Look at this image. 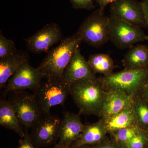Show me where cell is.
<instances>
[{
	"mask_svg": "<svg viewBox=\"0 0 148 148\" xmlns=\"http://www.w3.org/2000/svg\"><path fill=\"white\" fill-rule=\"evenodd\" d=\"M107 93L98 78L96 80L77 81L70 85V94L79 110L80 115L99 117Z\"/></svg>",
	"mask_w": 148,
	"mask_h": 148,
	"instance_id": "6da1fadb",
	"label": "cell"
},
{
	"mask_svg": "<svg viewBox=\"0 0 148 148\" xmlns=\"http://www.w3.org/2000/svg\"><path fill=\"white\" fill-rule=\"evenodd\" d=\"M82 42L75 34L63 39L58 46L50 51L38 67L45 78H61L64 70Z\"/></svg>",
	"mask_w": 148,
	"mask_h": 148,
	"instance_id": "7a4b0ae2",
	"label": "cell"
},
{
	"mask_svg": "<svg viewBox=\"0 0 148 148\" xmlns=\"http://www.w3.org/2000/svg\"><path fill=\"white\" fill-rule=\"evenodd\" d=\"M106 91L121 90L133 98L139 96L148 81V67L125 70L98 78Z\"/></svg>",
	"mask_w": 148,
	"mask_h": 148,
	"instance_id": "3957f363",
	"label": "cell"
},
{
	"mask_svg": "<svg viewBox=\"0 0 148 148\" xmlns=\"http://www.w3.org/2000/svg\"><path fill=\"white\" fill-rule=\"evenodd\" d=\"M109 16L99 8L84 19L75 34L82 42L99 48L109 41Z\"/></svg>",
	"mask_w": 148,
	"mask_h": 148,
	"instance_id": "277c9868",
	"label": "cell"
},
{
	"mask_svg": "<svg viewBox=\"0 0 148 148\" xmlns=\"http://www.w3.org/2000/svg\"><path fill=\"white\" fill-rule=\"evenodd\" d=\"M8 94V101L19 122L25 128H32L43 115L34 93L25 90L11 91Z\"/></svg>",
	"mask_w": 148,
	"mask_h": 148,
	"instance_id": "5b68a950",
	"label": "cell"
},
{
	"mask_svg": "<svg viewBox=\"0 0 148 148\" xmlns=\"http://www.w3.org/2000/svg\"><path fill=\"white\" fill-rule=\"evenodd\" d=\"M70 85L61 78L47 79L41 83L34 92L37 103L43 114L50 113L54 106H64L70 94Z\"/></svg>",
	"mask_w": 148,
	"mask_h": 148,
	"instance_id": "8992f818",
	"label": "cell"
},
{
	"mask_svg": "<svg viewBox=\"0 0 148 148\" xmlns=\"http://www.w3.org/2000/svg\"><path fill=\"white\" fill-rule=\"evenodd\" d=\"M109 41L120 49L130 48L137 43L148 40L142 28L111 14L109 16Z\"/></svg>",
	"mask_w": 148,
	"mask_h": 148,
	"instance_id": "52a82bcc",
	"label": "cell"
},
{
	"mask_svg": "<svg viewBox=\"0 0 148 148\" xmlns=\"http://www.w3.org/2000/svg\"><path fill=\"white\" fill-rule=\"evenodd\" d=\"M61 120L50 112L43 115L32 127L30 134L36 147L40 148L56 145L59 139Z\"/></svg>",
	"mask_w": 148,
	"mask_h": 148,
	"instance_id": "ba28073f",
	"label": "cell"
},
{
	"mask_svg": "<svg viewBox=\"0 0 148 148\" xmlns=\"http://www.w3.org/2000/svg\"><path fill=\"white\" fill-rule=\"evenodd\" d=\"M44 77L38 68H34L27 61L20 66L10 79L4 88L2 95L6 96L11 91L29 89L34 92L41 83Z\"/></svg>",
	"mask_w": 148,
	"mask_h": 148,
	"instance_id": "9c48e42d",
	"label": "cell"
},
{
	"mask_svg": "<svg viewBox=\"0 0 148 148\" xmlns=\"http://www.w3.org/2000/svg\"><path fill=\"white\" fill-rule=\"evenodd\" d=\"M63 34L58 24H47L34 35L24 39L29 51L34 53L46 52L52 46L63 40Z\"/></svg>",
	"mask_w": 148,
	"mask_h": 148,
	"instance_id": "30bf717a",
	"label": "cell"
},
{
	"mask_svg": "<svg viewBox=\"0 0 148 148\" xmlns=\"http://www.w3.org/2000/svg\"><path fill=\"white\" fill-rule=\"evenodd\" d=\"M111 14L140 27H147L141 2L137 0H117L110 4Z\"/></svg>",
	"mask_w": 148,
	"mask_h": 148,
	"instance_id": "8fae6325",
	"label": "cell"
},
{
	"mask_svg": "<svg viewBox=\"0 0 148 148\" xmlns=\"http://www.w3.org/2000/svg\"><path fill=\"white\" fill-rule=\"evenodd\" d=\"M61 79L69 85L77 81L98 79L88 61L81 53L79 48L74 53Z\"/></svg>",
	"mask_w": 148,
	"mask_h": 148,
	"instance_id": "7c38bea8",
	"label": "cell"
},
{
	"mask_svg": "<svg viewBox=\"0 0 148 148\" xmlns=\"http://www.w3.org/2000/svg\"><path fill=\"white\" fill-rule=\"evenodd\" d=\"M85 125L82 121L80 115L68 111L63 112L58 142L55 146L69 147L80 137Z\"/></svg>",
	"mask_w": 148,
	"mask_h": 148,
	"instance_id": "4fadbf2b",
	"label": "cell"
},
{
	"mask_svg": "<svg viewBox=\"0 0 148 148\" xmlns=\"http://www.w3.org/2000/svg\"><path fill=\"white\" fill-rule=\"evenodd\" d=\"M133 98L121 90L107 91L98 117L106 119L132 106Z\"/></svg>",
	"mask_w": 148,
	"mask_h": 148,
	"instance_id": "5bb4252c",
	"label": "cell"
},
{
	"mask_svg": "<svg viewBox=\"0 0 148 148\" xmlns=\"http://www.w3.org/2000/svg\"><path fill=\"white\" fill-rule=\"evenodd\" d=\"M103 120L91 124L85 125L84 130L78 139L71 145L72 148H77L83 145H95L109 139Z\"/></svg>",
	"mask_w": 148,
	"mask_h": 148,
	"instance_id": "9a60e30c",
	"label": "cell"
},
{
	"mask_svg": "<svg viewBox=\"0 0 148 148\" xmlns=\"http://www.w3.org/2000/svg\"><path fill=\"white\" fill-rule=\"evenodd\" d=\"M28 54L18 51L14 54L0 59V88L5 87L7 83L25 62L29 61Z\"/></svg>",
	"mask_w": 148,
	"mask_h": 148,
	"instance_id": "2e32d148",
	"label": "cell"
},
{
	"mask_svg": "<svg viewBox=\"0 0 148 148\" xmlns=\"http://www.w3.org/2000/svg\"><path fill=\"white\" fill-rule=\"evenodd\" d=\"M0 125L7 129L12 130L21 138H24V127L19 122L6 96L3 95L0 100Z\"/></svg>",
	"mask_w": 148,
	"mask_h": 148,
	"instance_id": "e0dca14e",
	"label": "cell"
},
{
	"mask_svg": "<svg viewBox=\"0 0 148 148\" xmlns=\"http://www.w3.org/2000/svg\"><path fill=\"white\" fill-rule=\"evenodd\" d=\"M123 59L125 70H137L148 67V46L138 44L129 48Z\"/></svg>",
	"mask_w": 148,
	"mask_h": 148,
	"instance_id": "ac0fdd59",
	"label": "cell"
},
{
	"mask_svg": "<svg viewBox=\"0 0 148 148\" xmlns=\"http://www.w3.org/2000/svg\"><path fill=\"white\" fill-rule=\"evenodd\" d=\"M102 120L107 132L109 134L118 130L138 125L132 106L113 116Z\"/></svg>",
	"mask_w": 148,
	"mask_h": 148,
	"instance_id": "d6986e66",
	"label": "cell"
},
{
	"mask_svg": "<svg viewBox=\"0 0 148 148\" xmlns=\"http://www.w3.org/2000/svg\"><path fill=\"white\" fill-rule=\"evenodd\" d=\"M88 62L94 73L102 74L103 76L112 73L116 67L112 58L106 53H95L90 55Z\"/></svg>",
	"mask_w": 148,
	"mask_h": 148,
	"instance_id": "ffe728a7",
	"label": "cell"
},
{
	"mask_svg": "<svg viewBox=\"0 0 148 148\" xmlns=\"http://www.w3.org/2000/svg\"><path fill=\"white\" fill-rule=\"evenodd\" d=\"M132 108L137 120L138 125L143 130H148V104L140 96L133 98Z\"/></svg>",
	"mask_w": 148,
	"mask_h": 148,
	"instance_id": "44dd1931",
	"label": "cell"
},
{
	"mask_svg": "<svg viewBox=\"0 0 148 148\" xmlns=\"http://www.w3.org/2000/svg\"><path fill=\"white\" fill-rule=\"evenodd\" d=\"M141 130L138 125L118 130L110 134L111 140L122 147Z\"/></svg>",
	"mask_w": 148,
	"mask_h": 148,
	"instance_id": "7402d4cb",
	"label": "cell"
},
{
	"mask_svg": "<svg viewBox=\"0 0 148 148\" xmlns=\"http://www.w3.org/2000/svg\"><path fill=\"white\" fill-rule=\"evenodd\" d=\"M15 44L13 41L8 39L0 32V59L11 56L16 53Z\"/></svg>",
	"mask_w": 148,
	"mask_h": 148,
	"instance_id": "603a6c76",
	"label": "cell"
},
{
	"mask_svg": "<svg viewBox=\"0 0 148 148\" xmlns=\"http://www.w3.org/2000/svg\"><path fill=\"white\" fill-rule=\"evenodd\" d=\"M145 131L141 130L124 145L122 148H146Z\"/></svg>",
	"mask_w": 148,
	"mask_h": 148,
	"instance_id": "cb8c5ba5",
	"label": "cell"
},
{
	"mask_svg": "<svg viewBox=\"0 0 148 148\" xmlns=\"http://www.w3.org/2000/svg\"><path fill=\"white\" fill-rule=\"evenodd\" d=\"M74 8L76 9L91 10L95 8L93 0H70Z\"/></svg>",
	"mask_w": 148,
	"mask_h": 148,
	"instance_id": "d4e9b609",
	"label": "cell"
},
{
	"mask_svg": "<svg viewBox=\"0 0 148 148\" xmlns=\"http://www.w3.org/2000/svg\"><path fill=\"white\" fill-rule=\"evenodd\" d=\"M28 129L24 127L25 135L24 138H21L18 141V145L16 148H38L33 143L30 133L28 132Z\"/></svg>",
	"mask_w": 148,
	"mask_h": 148,
	"instance_id": "484cf974",
	"label": "cell"
},
{
	"mask_svg": "<svg viewBox=\"0 0 148 148\" xmlns=\"http://www.w3.org/2000/svg\"><path fill=\"white\" fill-rule=\"evenodd\" d=\"M92 146L93 148H122L112 140L109 139L100 144Z\"/></svg>",
	"mask_w": 148,
	"mask_h": 148,
	"instance_id": "4316f807",
	"label": "cell"
},
{
	"mask_svg": "<svg viewBox=\"0 0 148 148\" xmlns=\"http://www.w3.org/2000/svg\"><path fill=\"white\" fill-rule=\"evenodd\" d=\"M95 1L96 3L99 5V9L104 11L106 6L108 4H111L117 0H95Z\"/></svg>",
	"mask_w": 148,
	"mask_h": 148,
	"instance_id": "83f0119b",
	"label": "cell"
},
{
	"mask_svg": "<svg viewBox=\"0 0 148 148\" xmlns=\"http://www.w3.org/2000/svg\"><path fill=\"white\" fill-rule=\"evenodd\" d=\"M141 2L145 17L147 27H148V0H142Z\"/></svg>",
	"mask_w": 148,
	"mask_h": 148,
	"instance_id": "f1b7e54d",
	"label": "cell"
},
{
	"mask_svg": "<svg viewBox=\"0 0 148 148\" xmlns=\"http://www.w3.org/2000/svg\"><path fill=\"white\" fill-rule=\"evenodd\" d=\"M139 96L148 104V81L145 85Z\"/></svg>",
	"mask_w": 148,
	"mask_h": 148,
	"instance_id": "f546056e",
	"label": "cell"
},
{
	"mask_svg": "<svg viewBox=\"0 0 148 148\" xmlns=\"http://www.w3.org/2000/svg\"><path fill=\"white\" fill-rule=\"evenodd\" d=\"M145 131V138L146 142V147L148 148V130Z\"/></svg>",
	"mask_w": 148,
	"mask_h": 148,
	"instance_id": "4dcf8cb0",
	"label": "cell"
},
{
	"mask_svg": "<svg viewBox=\"0 0 148 148\" xmlns=\"http://www.w3.org/2000/svg\"><path fill=\"white\" fill-rule=\"evenodd\" d=\"M77 148H93L92 145H83L80 146Z\"/></svg>",
	"mask_w": 148,
	"mask_h": 148,
	"instance_id": "1f68e13d",
	"label": "cell"
},
{
	"mask_svg": "<svg viewBox=\"0 0 148 148\" xmlns=\"http://www.w3.org/2000/svg\"><path fill=\"white\" fill-rule=\"evenodd\" d=\"M51 148H72L71 146L69 147H57V146H54L53 147Z\"/></svg>",
	"mask_w": 148,
	"mask_h": 148,
	"instance_id": "d6a6232c",
	"label": "cell"
},
{
	"mask_svg": "<svg viewBox=\"0 0 148 148\" xmlns=\"http://www.w3.org/2000/svg\"></svg>",
	"mask_w": 148,
	"mask_h": 148,
	"instance_id": "836d02e7",
	"label": "cell"
}]
</instances>
